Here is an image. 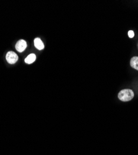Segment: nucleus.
Masks as SVG:
<instances>
[{
	"instance_id": "5",
	"label": "nucleus",
	"mask_w": 138,
	"mask_h": 155,
	"mask_svg": "<svg viewBox=\"0 0 138 155\" xmlns=\"http://www.w3.org/2000/svg\"><path fill=\"white\" fill-rule=\"evenodd\" d=\"M131 67L136 70H138V57H134L131 59Z\"/></svg>"
},
{
	"instance_id": "4",
	"label": "nucleus",
	"mask_w": 138,
	"mask_h": 155,
	"mask_svg": "<svg viewBox=\"0 0 138 155\" xmlns=\"http://www.w3.org/2000/svg\"><path fill=\"white\" fill-rule=\"evenodd\" d=\"M34 45L35 47L39 50H41L42 49H44V45L43 44V42H42V41L41 40V38H36L34 41Z\"/></svg>"
},
{
	"instance_id": "3",
	"label": "nucleus",
	"mask_w": 138,
	"mask_h": 155,
	"mask_svg": "<svg viewBox=\"0 0 138 155\" xmlns=\"http://www.w3.org/2000/svg\"><path fill=\"white\" fill-rule=\"evenodd\" d=\"M27 43L24 40L19 41L16 45V49L19 51V52H22V51L26 48Z\"/></svg>"
},
{
	"instance_id": "2",
	"label": "nucleus",
	"mask_w": 138,
	"mask_h": 155,
	"mask_svg": "<svg viewBox=\"0 0 138 155\" xmlns=\"http://www.w3.org/2000/svg\"><path fill=\"white\" fill-rule=\"evenodd\" d=\"M6 60L9 64H14L18 60V57L16 53H15L14 51H8V54H6Z\"/></svg>"
},
{
	"instance_id": "6",
	"label": "nucleus",
	"mask_w": 138,
	"mask_h": 155,
	"mask_svg": "<svg viewBox=\"0 0 138 155\" xmlns=\"http://www.w3.org/2000/svg\"><path fill=\"white\" fill-rule=\"evenodd\" d=\"M35 55L34 54H31L26 58V59H25V62L28 64H31L35 60Z\"/></svg>"
},
{
	"instance_id": "1",
	"label": "nucleus",
	"mask_w": 138,
	"mask_h": 155,
	"mask_svg": "<svg viewBox=\"0 0 138 155\" xmlns=\"http://www.w3.org/2000/svg\"><path fill=\"white\" fill-rule=\"evenodd\" d=\"M134 96V92L131 89H125L118 93V98L123 102H128L133 99Z\"/></svg>"
},
{
	"instance_id": "7",
	"label": "nucleus",
	"mask_w": 138,
	"mask_h": 155,
	"mask_svg": "<svg viewBox=\"0 0 138 155\" xmlns=\"http://www.w3.org/2000/svg\"><path fill=\"white\" fill-rule=\"evenodd\" d=\"M128 36H129V37H130V38L134 37V32H133V31H130L128 32Z\"/></svg>"
}]
</instances>
